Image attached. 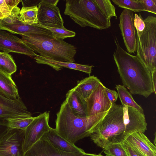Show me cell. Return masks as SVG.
<instances>
[{
	"label": "cell",
	"mask_w": 156,
	"mask_h": 156,
	"mask_svg": "<svg viewBox=\"0 0 156 156\" xmlns=\"http://www.w3.org/2000/svg\"><path fill=\"white\" fill-rule=\"evenodd\" d=\"M34 58L37 63L48 65L57 71L65 67L81 71L90 75L91 73L92 68L94 67L93 65L56 61L37 54Z\"/></svg>",
	"instance_id": "cell-19"
},
{
	"label": "cell",
	"mask_w": 156,
	"mask_h": 156,
	"mask_svg": "<svg viewBox=\"0 0 156 156\" xmlns=\"http://www.w3.org/2000/svg\"><path fill=\"white\" fill-rule=\"evenodd\" d=\"M106 156H109V155H106Z\"/></svg>",
	"instance_id": "cell-41"
},
{
	"label": "cell",
	"mask_w": 156,
	"mask_h": 156,
	"mask_svg": "<svg viewBox=\"0 0 156 156\" xmlns=\"http://www.w3.org/2000/svg\"><path fill=\"white\" fill-rule=\"evenodd\" d=\"M134 24L136 31L137 35H140L145 27V24L144 19L140 14L139 16L136 13L134 14Z\"/></svg>",
	"instance_id": "cell-32"
},
{
	"label": "cell",
	"mask_w": 156,
	"mask_h": 156,
	"mask_svg": "<svg viewBox=\"0 0 156 156\" xmlns=\"http://www.w3.org/2000/svg\"><path fill=\"white\" fill-rule=\"evenodd\" d=\"M35 118L32 117L9 119L7 120V126L12 129L25 130Z\"/></svg>",
	"instance_id": "cell-28"
},
{
	"label": "cell",
	"mask_w": 156,
	"mask_h": 156,
	"mask_svg": "<svg viewBox=\"0 0 156 156\" xmlns=\"http://www.w3.org/2000/svg\"><path fill=\"white\" fill-rule=\"evenodd\" d=\"M44 27L51 31L54 37L63 40L67 37H73L76 35L74 32L68 30L64 27L62 28Z\"/></svg>",
	"instance_id": "cell-31"
},
{
	"label": "cell",
	"mask_w": 156,
	"mask_h": 156,
	"mask_svg": "<svg viewBox=\"0 0 156 156\" xmlns=\"http://www.w3.org/2000/svg\"><path fill=\"white\" fill-rule=\"evenodd\" d=\"M38 23L43 27L62 28L64 21L57 5L48 4L44 0L38 5Z\"/></svg>",
	"instance_id": "cell-13"
},
{
	"label": "cell",
	"mask_w": 156,
	"mask_h": 156,
	"mask_svg": "<svg viewBox=\"0 0 156 156\" xmlns=\"http://www.w3.org/2000/svg\"><path fill=\"white\" fill-rule=\"evenodd\" d=\"M105 89L107 96L112 104L114 103L117 100L118 94L115 91L111 90L105 87Z\"/></svg>",
	"instance_id": "cell-35"
},
{
	"label": "cell",
	"mask_w": 156,
	"mask_h": 156,
	"mask_svg": "<svg viewBox=\"0 0 156 156\" xmlns=\"http://www.w3.org/2000/svg\"><path fill=\"white\" fill-rule=\"evenodd\" d=\"M124 142L147 156H156V146L143 133H134L128 136Z\"/></svg>",
	"instance_id": "cell-17"
},
{
	"label": "cell",
	"mask_w": 156,
	"mask_h": 156,
	"mask_svg": "<svg viewBox=\"0 0 156 156\" xmlns=\"http://www.w3.org/2000/svg\"><path fill=\"white\" fill-rule=\"evenodd\" d=\"M20 35L23 42L41 56L59 62H75L76 48L62 39L41 34Z\"/></svg>",
	"instance_id": "cell-4"
},
{
	"label": "cell",
	"mask_w": 156,
	"mask_h": 156,
	"mask_svg": "<svg viewBox=\"0 0 156 156\" xmlns=\"http://www.w3.org/2000/svg\"><path fill=\"white\" fill-rule=\"evenodd\" d=\"M0 20H1V19H0Z\"/></svg>",
	"instance_id": "cell-42"
},
{
	"label": "cell",
	"mask_w": 156,
	"mask_h": 156,
	"mask_svg": "<svg viewBox=\"0 0 156 156\" xmlns=\"http://www.w3.org/2000/svg\"><path fill=\"white\" fill-rule=\"evenodd\" d=\"M42 0H21L23 7L37 6Z\"/></svg>",
	"instance_id": "cell-36"
},
{
	"label": "cell",
	"mask_w": 156,
	"mask_h": 156,
	"mask_svg": "<svg viewBox=\"0 0 156 156\" xmlns=\"http://www.w3.org/2000/svg\"><path fill=\"white\" fill-rule=\"evenodd\" d=\"M0 50L9 53H16L35 57L37 54L27 46L21 39L0 29Z\"/></svg>",
	"instance_id": "cell-14"
},
{
	"label": "cell",
	"mask_w": 156,
	"mask_h": 156,
	"mask_svg": "<svg viewBox=\"0 0 156 156\" xmlns=\"http://www.w3.org/2000/svg\"><path fill=\"white\" fill-rule=\"evenodd\" d=\"M120 28L124 43L128 52H136V35L134 26V14L132 11L124 9L119 17Z\"/></svg>",
	"instance_id": "cell-11"
},
{
	"label": "cell",
	"mask_w": 156,
	"mask_h": 156,
	"mask_svg": "<svg viewBox=\"0 0 156 156\" xmlns=\"http://www.w3.org/2000/svg\"><path fill=\"white\" fill-rule=\"evenodd\" d=\"M100 82L89 96L85 100L87 116L108 111L112 106L105 89Z\"/></svg>",
	"instance_id": "cell-12"
},
{
	"label": "cell",
	"mask_w": 156,
	"mask_h": 156,
	"mask_svg": "<svg viewBox=\"0 0 156 156\" xmlns=\"http://www.w3.org/2000/svg\"><path fill=\"white\" fill-rule=\"evenodd\" d=\"M89 136L94 144L104 150L111 145L123 143L129 136L126 131L122 105L112 104Z\"/></svg>",
	"instance_id": "cell-3"
},
{
	"label": "cell",
	"mask_w": 156,
	"mask_h": 156,
	"mask_svg": "<svg viewBox=\"0 0 156 156\" xmlns=\"http://www.w3.org/2000/svg\"><path fill=\"white\" fill-rule=\"evenodd\" d=\"M49 112H45L35 117L24 130L23 144L24 153L40 140L51 128L48 124Z\"/></svg>",
	"instance_id": "cell-9"
},
{
	"label": "cell",
	"mask_w": 156,
	"mask_h": 156,
	"mask_svg": "<svg viewBox=\"0 0 156 156\" xmlns=\"http://www.w3.org/2000/svg\"><path fill=\"white\" fill-rule=\"evenodd\" d=\"M9 128L7 126L0 125V140Z\"/></svg>",
	"instance_id": "cell-38"
},
{
	"label": "cell",
	"mask_w": 156,
	"mask_h": 156,
	"mask_svg": "<svg viewBox=\"0 0 156 156\" xmlns=\"http://www.w3.org/2000/svg\"><path fill=\"white\" fill-rule=\"evenodd\" d=\"M145 11L156 14V0H140Z\"/></svg>",
	"instance_id": "cell-33"
},
{
	"label": "cell",
	"mask_w": 156,
	"mask_h": 156,
	"mask_svg": "<svg viewBox=\"0 0 156 156\" xmlns=\"http://www.w3.org/2000/svg\"><path fill=\"white\" fill-rule=\"evenodd\" d=\"M104 150V152L110 156H129L123 143L111 145Z\"/></svg>",
	"instance_id": "cell-29"
},
{
	"label": "cell",
	"mask_w": 156,
	"mask_h": 156,
	"mask_svg": "<svg viewBox=\"0 0 156 156\" xmlns=\"http://www.w3.org/2000/svg\"><path fill=\"white\" fill-rule=\"evenodd\" d=\"M3 18H4V16H3L2 14V13L0 11V19H1Z\"/></svg>",
	"instance_id": "cell-39"
},
{
	"label": "cell",
	"mask_w": 156,
	"mask_h": 156,
	"mask_svg": "<svg viewBox=\"0 0 156 156\" xmlns=\"http://www.w3.org/2000/svg\"><path fill=\"white\" fill-rule=\"evenodd\" d=\"M20 10V9L16 6L10 15L0 20V29L20 35L27 34H41L52 35L51 31L38 23L30 25L19 20L18 16Z\"/></svg>",
	"instance_id": "cell-7"
},
{
	"label": "cell",
	"mask_w": 156,
	"mask_h": 156,
	"mask_svg": "<svg viewBox=\"0 0 156 156\" xmlns=\"http://www.w3.org/2000/svg\"><path fill=\"white\" fill-rule=\"evenodd\" d=\"M95 156H103L100 154H96V155Z\"/></svg>",
	"instance_id": "cell-40"
},
{
	"label": "cell",
	"mask_w": 156,
	"mask_h": 156,
	"mask_svg": "<svg viewBox=\"0 0 156 156\" xmlns=\"http://www.w3.org/2000/svg\"><path fill=\"white\" fill-rule=\"evenodd\" d=\"M108 111L90 116L80 117L73 114L65 100L56 114L55 130L61 136L74 144L78 140L89 136Z\"/></svg>",
	"instance_id": "cell-2"
},
{
	"label": "cell",
	"mask_w": 156,
	"mask_h": 156,
	"mask_svg": "<svg viewBox=\"0 0 156 156\" xmlns=\"http://www.w3.org/2000/svg\"><path fill=\"white\" fill-rule=\"evenodd\" d=\"M65 100L74 115L80 117L87 116L85 101L80 98L73 88L67 92Z\"/></svg>",
	"instance_id": "cell-21"
},
{
	"label": "cell",
	"mask_w": 156,
	"mask_h": 156,
	"mask_svg": "<svg viewBox=\"0 0 156 156\" xmlns=\"http://www.w3.org/2000/svg\"><path fill=\"white\" fill-rule=\"evenodd\" d=\"M94 1L104 15L108 19L115 17L117 19L115 8L110 0H94Z\"/></svg>",
	"instance_id": "cell-27"
},
{
	"label": "cell",
	"mask_w": 156,
	"mask_h": 156,
	"mask_svg": "<svg viewBox=\"0 0 156 156\" xmlns=\"http://www.w3.org/2000/svg\"><path fill=\"white\" fill-rule=\"evenodd\" d=\"M119 7L134 12L145 11L140 0H112Z\"/></svg>",
	"instance_id": "cell-26"
},
{
	"label": "cell",
	"mask_w": 156,
	"mask_h": 156,
	"mask_svg": "<svg viewBox=\"0 0 156 156\" xmlns=\"http://www.w3.org/2000/svg\"><path fill=\"white\" fill-rule=\"evenodd\" d=\"M145 28L136 35V55L151 73L156 70V17L152 16L144 19Z\"/></svg>",
	"instance_id": "cell-6"
},
{
	"label": "cell",
	"mask_w": 156,
	"mask_h": 156,
	"mask_svg": "<svg viewBox=\"0 0 156 156\" xmlns=\"http://www.w3.org/2000/svg\"><path fill=\"white\" fill-rule=\"evenodd\" d=\"M0 93L11 99L20 98L17 86L11 76L0 72Z\"/></svg>",
	"instance_id": "cell-22"
},
{
	"label": "cell",
	"mask_w": 156,
	"mask_h": 156,
	"mask_svg": "<svg viewBox=\"0 0 156 156\" xmlns=\"http://www.w3.org/2000/svg\"><path fill=\"white\" fill-rule=\"evenodd\" d=\"M32 117L31 113L21 98L11 99L0 93V125L7 126L9 119Z\"/></svg>",
	"instance_id": "cell-8"
},
{
	"label": "cell",
	"mask_w": 156,
	"mask_h": 156,
	"mask_svg": "<svg viewBox=\"0 0 156 156\" xmlns=\"http://www.w3.org/2000/svg\"><path fill=\"white\" fill-rule=\"evenodd\" d=\"M123 143L129 156H147L125 142Z\"/></svg>",
	"instance_id": "cell-34"
},
{
	"label": "cell",
	"mask_w": 156,
	"mask_h": 156,
	"mask_svg": "<svg viewBox=\"0 0 156 156\" xmlns=\"http://www.w3.org/2000/svg\"><path fill=\"white\" fill-rule=\"evenodd\" d=\"M153 87L154 93L156 94V70H154L151 73Z\"/></svg>",
	"instance_id": "cell-37"
},
{
	"label": "cell",
	"mask_w": 156,
	"mask_h": 156,
	"mask_svg": "<svg viewBox=\"0 0 156 156\" xmlns=\"http://www.w3.org/2000/svg\"><path fill=\"white\" fill-rule=\"evenodd\" d=\"M21 0H0V11L4 18L10 15Z\"/></svg>",
	"instance_id": "cell-30"
},
{
	"label": "cell",
	"mask_w": 156,
	"mask_h": 156,
	"mask_svg": "<svg viewBox=\"0 0 156 156\" xmlns=\"http://www.w3.org/2000/svg\"><path fill=\"white\" fill-rule=\"evenodd\" d=\"M100 82V80L97 77L94 75L90 76L78 81L77 85L73 88L80 98L85 101Z\"/></svg>",
	"instance_id": "cell-20"
},
{
	"label": "cell",
	"mask_w": 156,
	"mask_h": 156,
	"mask_svg": "<svg viewBox=\"0 0 156 156\" xmlns=\"http://www.w3.org/2000/svg\"><path fill=\"white\" fill-rule=\"evenodd\" d=\"M64 13L82 27L102 30L111 26L110 20L100 11L94 0H67Z\"/></svg>",
	"instance_id": "cell-5"
},
{
	"label": "cell",
	"mask_w": 156,
	"mask_h": 156,
	"mask_svg": "<svg viewBox=\"0 0 156 156\" xmlns=\"http://www.w3.org/2000/svg\"><path fill=\"white\" fill-rule=\"evenodd\" d=\"M37 6L24 7L19 12L18 18L20 21L30 25L38 24Z\"/></svg>",
	"instance_id": "cell-25"
},
{
	"label": "cell",
	"mask_w": 156,
	"mask_h": 156,
	"mask_svg": "<svg viewBox=\"0 0 156 156\" xmlns=\"http://www.w3.org/2000/svg\"><path fill=\"white\" fill-rule=\"evenodd\" d=\"M24 130L9 128L0 140V156H23Z\"/></svg>",
	"instance_id": "cell-10"
},
{
	"label": "cell",
	"mask_w": 156,
	"mask_h": 156,
	"mask_svg": "<svg viewBox=\"0 0 156 156\" xmlns=\"http://www.w3.org/2000/svg\"><path fill=\"white\" fill-rule=\"evenodd\" d=\"M118 96L122 103L127 106L136 109L142 113L144 114L142 108L134 100L132 95L125 86L122 85H116Z\"/></svg>",
	"instance_id": "cell-23"
},
{
	"label": "cell",
	"mask_w": 156,
	"mask_h": 156,
	"mask_svg": "<svg viewBox=\"0 0 156 156\" xmlns=\"http://www.w3.org/2000/svg\"><path fill=\"white\" fill-rule=\"evenodd\" d=\"M113 54L118 72L124 86L133 94L146 98L154 93L151 73L139 57L124 50L115 37Z\"/></svg>",
	"instance_id": "cell-1"
},
{
	"label": "cell",
	"mask_w": 156,
	"mask_h": 156,
	"mask_svg": "<svg viewBox=\"0 0 156 156\" xmlns=\"http://www.w3.org/2000/svg\"><path fill=\"white\" fill-rule=\"evenodd\" d=\"M96 154L66 152L54 147L41 138L27 151L23 156H95Z\"/></svg>",
	"instance_id": "cell-15"
},
{
	"label": "cell",
	"mask_w": 156,
	"mask_h": 156,
	"mask_svg": "<svg viewBox=\"0 0 156 156\" xmlns=\"http://www.w3.org/2000/svg\"><path fill=\"white\" fill-rule=\"evenodd\" d=\"M17 70V66L11 56L5 52H0V72L11 76Z\"/></svg>",
	"instance_id": "cell-24"
},
{
	"label": "cell",
	"mask_w": 156,
	"mask_h": 156,
	"mask_svg": "<svg viewBox=\"0 0 156 156\" xmlns=\"http://www.w3.org/2000/svg\"><path fill=\"white\" fill-rule=\"evenodd\" d=\"M126 133L129 136L134 133H144L147 129L145 115L136 109L122 105Z\"/></svg>",
	"instance_id": "cell-16"
},
{
	"label": "cell",
	"mask_w": 156,
	"mask_h": 156,
	"mask_svg": "<svg viewBox=\"0 0 156 156\" xmlns=\"http://www.w3.org/2000/svg\"><path fill=\"white\" fill-rule=\"evenodd\" d=\"M42 138L61 151L70 153L85 152L82 149L78 147L74 144L69 142L57 133L55 129L51 128Z\"/></svg>",
	"instance_id": "cell-18"
}]
</instances>
